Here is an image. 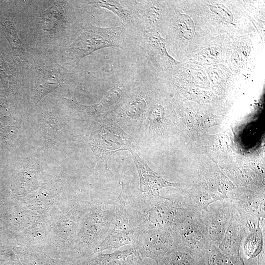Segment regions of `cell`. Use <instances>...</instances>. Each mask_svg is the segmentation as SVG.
I'll list each match as a JSON object with an SVG mask.
<instances>
[{"label":"cell","mask_w":265,"mask_h":265,"mask_svg":"<svg viewBox=\"0 0 265 265\" xmlns=\"http://www.w3.org/2000/svg\"><path fill=\"white\" fill-rule=\"evenodd\" d=\"M121 192L115 204V219L112 230L95 249V253L115 251L126 245H136L143 232L136 205L135 196L128 184L121 183Z\"/></svg>","instance_id":"6da1fadb"},{"label":"cell","mask_w":265,"mask_h":265,"mask_svg":"<svg viewBox=\"0 0 265 265\" xmlns=\"http://www.w3.org/2000/svg\"><path fill=\"white\" fill-rule=\"evenodd\" d=\"M129 33L131 32L123 25L108 27L85 26L65 49L64 57L68 64L76 66L83 57L98 50L110 47L129 49L131 45Z\"/></svg>","instance_id":"7a4b0ae2"},{"label":"cell","mask_w":265,"mask_h":265,"mask_svg":"<svg viewBox=\"0 0 265 265\" xmlns=\"http://www.w3.org/2000/svg\"><path fill=\"white\" fill-rule=\"evenodd\" d=\"M143 232L153 229L170 230L188 210L181 199L160 195L148 198L135 196Z\"/></svg>","instance_id":"3957f363"},{"label":"cell","mask_w":265,"mask_h":265,"mask_svg":"<svg viewBox=\"0 0 265 265\" xmlns=\"http://www.w3.org/2000/svg\"><path fill=\"white\" fill-rule=\"evenodd\" d=\"M87 145L97 161L107 169V162L115 152L121 150H135L134 139L113 120L97 122L89 134Z\"/></svg>","instance_id":"277c9868"},{"label":"cell","mask_w":265,"mask_h":265,"mask_svg":"<svg viewBox=\"0 0 265 265\" xmlns=\"http://www.w3.org/2000/svg\"><path fill=\"white\" fill-rule=\"evenodd\" d=\"M173 249L198 259L212 245L200 213L187 210L170 230Z\"/></svg>","instance_id":"5b68a950"},{"label":"cell","mask_w":265,"mask_h":265,"mask_svg":"<svg viewBox=\"0 0 265 265\" xmlns=\"http://www.w3.org/2000/svg\"><path fill=\"white\" fill-rule=\"evenodd\" d=\"M149 107V95L145 80L134 81L122 102L113 113L118 120L129 124L145 120ZM128 124V125H129Z\"/></svg>","instance_id":"8992f818"},{"label":"cell","mask_w":265,"mask_h":265,"mask_svg":"<svg viewBox=\"0 0 265 265\" xmlns=\"http://www.w3.org/2000/svg\"><path fill=\"white\" fill-rule=\"evenodd\" d=\"M134 81L121 82L110 89L98 103L84 105L64 98L68 106L78 114L89 117H101L114 113L129 92Z\"/></svg>","instance_id":"52a82bcc"},{"label":"cell","mask_w":265,"mask_h":265,"mask_svg":"<svg viewBox=\"0 0 265 265\" xmlns=\"http://www.w3.org/2000/svg\"><path fill=\"white\" fill-rule=\"evenodd\" d=\"M37 80L34 90V101L39 102L65 83L68 71L47 57H35Z\"/></svg>","instance_id":"ba28073f"},{"label":"cell","mask_w":265,"mask_h":265,"mask_svg":"<svg viewBox=\"0 0 265 265\" xmlns=\"http://www.w3.org/2000/svg\"><path fill=\"white\" fill-rule=\"evenodd\" d=\"M233 209L232 203L226 198L211 204L200 212L212 245L218 247L224 235Z\"/></svg>","instance_id":"9c48e42d"},{"label":"cell","mask_w":265,"mask_h":265,"mask_svg":"<svg viewBox=\"0 0 265 265\" xmlns=\"http://www.w3.org/2000/svg\"><path fill=\"white\" fill-rule=\"evenodd\" d=\"M135 247L142 258H150L159 265L165 255L173 249V237L169 230H148L139 236Z\"/></svg>","instance_id":"30bf717a"},{"label":"cell","mask_w":265,"mask_h":265,"mask_svg":"<svg viewBox=\"0 0 265 265\" xmlns=\"http://www.w3.org/2000/svg\"><path fill=\"white\" fill-rule=\"evenodd\" d=\"M129 152L132 155L139 178L140 189L137 195L139 197L148 198L159 195V190L165 187L179 188L185 187V184L169 182L160 174L153 171L139 156L135 150H131Z\"/></svg>","instance_id":"8fae6325"},{"label":"cell","mask_w":265,"mask_h":265,"mask_svg":"<svg viewBox=\"0 0 265 265\" xmlns=\"http://www.w3.org/2000/svg\"><path fill=\"white\" fill-rule=\"evenodd\" d=\"M248 231L247 221L233 208L224 235L218 248L227 255H241V244Z\"/></svg>","instance_id":"7c38bea8"},{"label":"cell","mask_w":265,"mask_h":265,"mask_svg":"<svg viewBox=\"0 0 265 265\" xmlns=\"http://www.w3.org/2000/svg\"><path fill=\"white\" fill-rule=\"evenodd\" d=\"M87 3L93 6L107 9L115 14L122 22L123 25L131 32L137 33L139 36L142 34L137 13L134 7V0H88Z\"/></svg>","instance_id":"4fadbf2b"},{"label":"cell","mask_w":265,"mask_h":265,"mask_svg":"<svg viewBox=\"0 0 265 265\" xmlns=\"http://www.w3.org/2000/svg\"><path fill=\"white\" fill-rule=\"evenodd\" d=\"M234 209L246 221L257 222L265 219V199L253 193L238 191L228 196Z\"/></svg>","instance_id":"5bb4252c"},{"label":"cell","mask_w":265,"mask_h":265,"mask_svg":"<svg viewBox=\"0 0 265 265\" xmlns=\"http://www.w3.org/2000/svg\"><path fill=\"white\" fill-rule=\"evenodd\" d=\"M139 38L144 53L149 58L156 59L164 68L180 63L168 53L165 40L157 31L145 32Z\"/></svg>","instance_id":"9a60e30c"},{"label":"cell","mask_w":265,"mask_h":265,"mask_svg":"<svg viewBox=\"0 0 265 265\" xmlns=\"http://www.w3.org/2000/svg\"><path fill=\"white\" fill-rule=\"evenodd\" d=\"M63 3L62 1H55L41 14L42 28L49 35L60 33L65 29L67 20Z\"/></svg>","instance_id":"2e32d148"},{"label":"cell","mask_w":265,"mask_h":265,"mask_svg":"<svg viewBox=\"0 0 265 265\" xmlns=\"http://www.w3.org/2000/svg\"><path fill=\"white\" fill-rule=\"evenodd\" d=\"M93 265H148L142 260L137 248L101 254L93 261Z\"/></svg>","instance_id":"e0dca14e"},{"label":"cell","mask_w":265,"mask_h":265,"mask_svg":"<svg viewBox=\"0 0 265 265\" xmlns=\"http://www.w3.org/2000/svg\"><path fill=\"white\" fill-rule=\"evenodd\" d=\"M197 265H245L241 255L229 256L212 245L197 260Z\"/></svg>","instance_id":"ac0fdd59"},{"label":"cell","mask_w":265,"mask_h":265,"mask_svg":"<svg viewBox=\"0 0 265 265\" xmlns=\"http://www.w3.org/2000/svg\"><path fill=\"white\" fill-rule=\"evenodd\" d=\"M3 32L9 41L15 59L20 64L27 62L26 51L17 33L13 23L6 19L3 22Z\"/></svg>","instance_id":"d6986e66"},{"label":"cell","mask_w":265,"mask_h":265,"mask_svg":"<svg viewBox=\"0 0 265 265\" xmlns=\"http://www.w3.org/2000/svg\"><path fill=\"white\" fill-rule=\"evenodd\" d=\"M41 120L45 139L51 144H54L60 130L59 122L48 114L43 115Z\"/></svg>","instance_id":"ffe728a7"},{"label":"cell","mask_w":265,"mask_h":265,"mask_svg":"<svg viewBox=\"0 0 265 265\" xmlns=\"http://www.w3.org/2000/svg\"><path fill=\"white\" fill-rule=\"evenodd\" d=\"M161 262L164 265H197V259L186 253L173 249L165 255Z\"/></svg>","instance_id":"44dd1931"},{"label":"cell","mask_w":265,"mask_h":265,"mask_svg":"<svg viewBox=\"0 0 265 265\" xmlns=\"http://www.w3.org/2000/svg\"><path fill=\"white\" fill-rule=\"evenodd\" d=\"M0 77L6 84L10 83L13 77L11 70L2 58H0Z\"/></svg>","instance_id":"7402d4cb"}]
</instances>
